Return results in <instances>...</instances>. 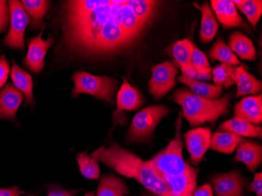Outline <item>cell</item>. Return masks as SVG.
I'll list each match as a JSON object with an SVG mask.
<instances>
[{"label": "cell", "instance_id": "1", "mask_svg": "<svg viewBox=\"0 0 262 196\" xmlns=\"http://www.w3.org/2000/svg\"><path fill=\"white\" fill-rule=\"evenodd\" d=\"M149 0H70L63 4L62 31L70 51L104 57L127 51L157 11Z\"/></svg>", "mask_w": 262, "mask_h": 196}, {"label": "cell", "instance_id": "2", "mask_svg": "<svg viewBox=\"0 0 262 196\" xmlns=\"http://www.w3.org/2000/svg\"><path fill=\"white\" fill-rule=\"evenodd\" d=\"M230 95L227 94L215 100L198 97L186 89L178 90L174 94V101L182 107L184 117L192 126L205 122L213 123L221 116L229 113Z\"/></svg>", "mask_w": 262, "mask_h": 196}, {"label": "cell", "instance_id": "3", "mask_svg": "<svg viewBox=\"0 0 262 196\" xmlns=\"http://www.w3.org/2000/svg\"><path fill=\"white\" fill-rule=\"evenodd\" d=\"M175 138L169 143L166 148L160 151L152 159L146 161L147 164L161 178L164 176H173L183 173L189 165L185 161L182 154L183 144L180 138V133L178 126Z\"/></svg>", "mask_w": 262, "mask_h": 196}, {"label": "cell", "instance_id": "4", "mask_svg": "<svg viewBox=\"0 0 262 196\" xmlns=\"http://www.w3.org/2000/svg\"><path fill=\"white\" fill-rule=\"evenodd\" d=\"M74 82L72 95L76 97L81 94H88L106 102L113 101L118 82L108 76H98L84 71L75 72L72 77Z\"/></svg>", "mask_w": 262, "mask_h": 196}, {"label": "cell", "instance_id": "5", "mask_svg": "<svg viewBox=\"0 0 262 196\" xmlns=\"http://www.w3.org/2000/svg\"><path fill=\"white\" fill-rule=\"evenodd\" d=\"M169 113L168 107L163 105L150 106L142 109L134 117L128 131V141L136 142L149 138L162 119L168 116Z\"/></svg>", "mask_w": 262, "mask_h": 196}, {"label": "cell", "instance_id": "6", "mask_svg": "<svg viewBox=\"0 0 262 196\" xmlns=\"http://www.w3.org/2000/svg\"><path fill=\"white\" fill-rule=\"evenodd\" d=\"M10 7V30L4 39V43L11 49L23 50L25 32L29 24V17L20 1H8Z\"/></svg>", "mask_w": 262, "mask_h": 196}, {"label": "cell", "instance_id": "7", "mask_svg": "<svg viewBox=\"0 0 262 196\" xmlns=\"http://www.w3.org/2000/svg\"><path fill=\"white\" fill-rule=\"evenodd\" d=\"M178 72L175 64L169 60L152 68V76L148 82V89L155 99H160L174 88Z\"/></svg>", "mask_w": 262, "mask_h": 196}, {"label": "cell", "instance_id": "8", "mask_svg": "<svg viewBox=\"0 0 262 196\" xmlns=\"http://www.w3.org/2000/svg\"><path fill=\"white\" fill-rule=\"evenodd\" d=\"M216 196H244L246 181L238 170L214 175L211 179Z\"/></svg>", "mask_w": 262, "mask_h": 196}, {"label": "cell", "instance_id": "9", "mask_svg": "<svg viewBox=\"0 0 262 196\" xmlns=\"http://www.w3.org/2000/svg\"><path fill=\"white\" fill-rule=\"evenodd\" d=\"M211 131L207 127L196 128L185 134V144L194 164H198L210 148Z\"/></svg>", "mask_w": 262, "mask_h": 196}, {"label": "cell", "instance_id": "10", "mask_svg": "<svg viewBox=\"0 0 262 196\" xmlns=\"http://www.w3.org/2000/svg\"><path fill=\"white\" fill-rule=\"evenodd\" d=\"M44 29H42L40 33L30 39L29 42L27 55L24 60V64L29 70L35 73H39L43 69L45 66L44 59L47 54L48 49L52 46L54 39L51 36L47 39L42 38V32Z\"/></svg>", "mask_w": 262, "mask_h": 196}, {"label": "cell", "instance_id": "11", "mask_svg": "<svg viewBox=\"0 0 262 196\" xmlns=\"http://www.w3.org/2000/svg\"><path fill=\"white\" fill-rule=\"evenodd\" d=\"M235 117L244 119L253 125L260 124L262 122L261 95L250 96L243 98L235 104Z\"/></svg>", "mask_w": 262, "mask_h": 196}, {"label": "cell", "instance_id": "12", "mask_svg": "<svg viewBox=\"0 0 262 196\" xmlns=\"http://www.w3.org/2000/svg\"><path fill=\"white\" fill-rule=\"evenodd\" d=\"M24 96L14 85H7L0 91V119H14Z\"/></svg>", "mask_w": 262, "mask_h": 196}, {"label": "cell", "instance_id": "13", "mask_svg": "<svg viewBox=\"0 0 262 196\" xmlns=\"http://www.w3.org/2000/svg\"><path fill=\"white\" fill-rule=\"evenodd\" d=\"M211 6L217 20L224 27L230 29L242 26L244 20L232 1L212 0Z\"/></svg>", "mask_w": 262, "mask_h": 196}, {"label": "cell", "instance_id": "14", "mask_svg": "<svg viewBox=\"0 0 262 196\" xmlns=\"http://www.w3.org/2000/svg\"><path fill=\"white\" fill-rule=\"evenodd\" d=\"M143 102L144 100L139 91L132 86L127 79L124 78L116 97L117 108L115 113V117L121 112L136 110L142 105Z\"/></svg>", "mask_w": 262, "mask_h": 196}, {"label": "cell", "instance_id": "15", "mask_svg": "<svg viewBox=\"0 0 262 196\" xmlns=\"http://www.w3.org/2000/svg\"><path fill=\"white\" fill-rule=\"evenodd\" d=\"M261 145L254 141L244 140L236 148L235 161L241 162L251 172H254L261 163Z\"/></svg>", "mask_w": 262, "mask_h": 196}, {"label": "cell", "instance_id": "16", "mask_svg": "<svg viewBox=\"0 0 262 196\" xmlns=\"http://www.w3.org/2000/svg\"><path fill=\"white\" fill-rule=\"evenodd\" d=\"M233 80L237 85V97L257 94L261 91V82L250 74L244 66L235 68Z\"/></svg>", "mask_w": 262, "mask_h": 196}, {"label": "cell", "instance_id": "17", "mask_svg": "<svg viewBox=\"0 0 262 196\" xmlns=\"http://www.w3.org/2000/svg\"><path fill=\"white\" fill-rule=\"evenodd\" d=\"M179 82L188 85L191 92L198 97H204L206 99H217L223 91V85L219 84H210L202 81L190 79L187 76L182 75L178 77Z\"/></svg>", "mask_w": 262, "mask_h": 196}, {"label": "cell", "instance_id": "18", "mask_svg": "<svg viewBox=\"0 0 262 196\" xmlns=\"http://www.w3.org/2000/svg\"><path fill=\"white\" fill-rule=\"evenodd\" d=\"M219 129L221 131L233 133L241 137L260 138V139L262 137L261 127L251 124L250 122L239 118L235 117L223 122L219 126Z\"/></svg>", "mask_w": 262, "mask_h": 196}, {"label": "cell", "instance_id": "19", "mask_svg": "<svg viewBox=\"0 0 262 196\" xmlns=\"http://www.w3.org/2000/svg\"><path fill=\"white\" fill-rule=\"evenodd\" d=\"M10 76L14 86L26 97V103L29 104H33V82L32 76L26 71L20 69L14 60Z\"/></svg>", "mask_w": 262, "mask_h": 196}, {"label": "cell", "instance_id": "20", "mask_svg": "<svg viewBox=\"0 0 262 196\" xmlns=\"http://www.w3.org/2000/svg\"><path fill=\"white\" fill-rule=\"evenodd\" d=\"M229 44L231 51L241 59L255 60L256 51L254 43L242 32H235L232 33L229 37Z\"/></svg>", "mask_w": 262, "mask_h": 196}, {"label": "cell", "instance_id": "21", "mask_svg": "<svg viewBox=\"0 0 262 196\" xmlns=\"http://www.w3.org/2000/svg\"><path fill=\"white\" fill-rule=\"evenodd\" d=\"M243 141L244 138L242 137L233 133L226 131L214 133L211 136L210 148L224 154H231Z\"/></svg>", "mask_w": 262, "mask_h": 196}, {"label": "cell", "instance_id": "22", "mask_svg": "<svg viewBox=\"0 0 262 196\" xmlns=\"http://www.w3.org/2000/svg\"><path fill=\"white\" fill-rule=\"evenodd\" d=\"M200 10L202 13L200 37L203 42L207 43L215 37L219 30V24L211 9L207 4L200 7Z\"/></svg>", "mask_w": 262, "mask_h": 196}, {"label": "cell", "instance_id": "23", "mask_svg": "<svg viewBox=\"0 0 262 196\" xmlns=\"http://www.w3.org/2000/svg\"><path fill=\"white\" fill-rule=\"evenodd\" d=\"M129 190L124 182L116 177L107 175L101 178L97 196H125Z\"/></svg>", "mask_w": 262, "mask_h": 196}, {"label": "cell", "instance_id": "24", "mask_svg": "<svg viewBox=\"0 0 262 196\" xmlns=\"http://www.w3.org/2000/svg\"><path fill=\"white\" fill-rule=\"evenodd\" d=\"M193 45L191 41L185 39L175 42L170 48V54L182 71L192 66L191 54Z\"/></svg>", "mask_w": 262, "mask_h": 196}, {"label": "cell", "instance_id": "25", "mask_svg": "<svg viewBox=\"0 0 262 196\" xmlns=\"http://www.w3.org/2000/svg\"><path fill=\"white\" fill-rule=\"evenodd\" d=\"M21 4L29 17L32 18V27H39L49 10L51 2L43 0H23Z\"/></svg>", "mask_w": 262, "mask_h": 196}, {"label": "cell", "instance_id": "26", "mask_svg": "<svg viewBox=\"0 0 262 196\" xmlns=\"http://www.w3.org/2000/svg\"><path fill=\"white\" fill-rule=\"evenodd\" d=\"M236 8H239L245 14L251 26L255 29L262 14V1L260 0H233Z\"/></svg>", "mask_w": 262, "mask_h": 196}, {"label": "cell", "instance_id": "27", "mask_svg": "<svg viewBox=\"0 0 262 196\" xmlns=\"http://www.w3.org/2000/svg\"><path fill=\"white\" fill-rule=\"evenodd\" d=\"M210 57L212 60H219L222 64L238 66L241 64L238 57L231 51L223 39H219L210 51Z\"/></svg>", "mask_w": 262, "mask_h": 196}, {"label": "cell", "instance_id": "28", "mask_svg": "<svg viewBox=\"0 0 262 196\" xmlns=\"http://www.w3.org/2000/svg\"><path fill=\"white\" fill-rule=\"evenodd\" d=\"M76 159L82 176L90 180H96L99 178V165L94 158L86 153H81L77 155Z\"/></svg>", "mask_w": 262, "mask_h": 196}, {"label": "cell", "instance_id": "29", "mask_svg": "<svg viewBox=\"0 0 262 196\" xmlns=\"http://www.w3.org/2000/svg\"><path fill=\"white\" fill-rule=\"evenodd\" d=\"M235 69L230 64H221L212 70L213 82L223 85L225 88H230L233 85V76Z\"/></svg>", "mask_w": 262, "mask_h": 196}, {"label": "cell", "instance_id": "30", "mask_svg": "<svg viewBox=\"0 0 262 196\" xmlns=\"http://www.w3.org/2000/svg\"><path fill=\"white\" fill-rule=\"evenodd\" d=\"M191 64L195 70L200 71V72H211L207 56L195 45H193L192 47Z\"/></svg>", "mask_w": 262, "mask_h": 196}, {"label": "cell", "instance_id": "31", "mask_svg": "<svg viewBox=\"0 0 262 196\" xmlns=\"http://www.w3.org/2000/svg\"><path fill=\"white\" fill-rule=\"evenodd\" d=\"M182 75L187 76L190 79H195V80L203 81L210 80L211 79V72H200V71L195 70V69L190 66L187 69L182 71Z\"/></svg>", "mask_w": 262, "mask_h": 196}, {"label": "cell", "instance_id": "32", "mask_svg": "<svg viewBox=\"0 0 262 196\" xmlns=\"http://www.w3.org/2000/svg\"><path fill=\"white\" fill-rule=\"evenodd\" d=\"M10 17L8 1L0 0V33L5 30L10 21Z\"/></svg>", "mask_w": 262, "mask_h": 196}, {"label": "cell", "instance_id": "33", "mask_svg": "<svg viewBox=\"0 0 262 196\" xmlns=\"http://www.w3.org/2000/svg\"><path fill=\"white\" fill-rule=\"evenodd\" d=\"M9 73H10V64L6 59L5 56L2 55L0 57V89L7 82Z\"/></svg>", "mask_w": 262, "mask_h": 196}, {"label": "cell", "instance_id": "34", "mask_svg": "<svg viewBox=\"0 0 262 196\" xmlns=\"http://www.w3.org/2000/svg\"><path fill=\"white\" fill-rule=\"evenodd\" d=\"M249 191L255 193L257 196H262V173L254 175V181L249 187Z\"/></svg>", "mask_w": 262, "mask_h": 196}, {"label": "cell", "instance_id": "35", "mask_svg": "<svg viewBox=\"0 0 262 196\" xmlns=\"http://www.w3.org/2000/svg\"><path fill=\"white\" fill-rule=\"evenodd\" d=\"M25 194L18 187H11L9 188H0V196H20Z\"/></svg>", "mask_w": 262, "mask_h": 196}, {"label": "cell", "instance_id": "36", "mask_svg": "<svg viewBox=\"0 0 262 196\" xmlns=\"http://www.w3.org/2000/svg\"><path fill=\"white\" fill-rule=\"evenodd\" d=\"M193 196H213L211 185L210 184H205L196 188L194 191Z\"/></svg>", "mask_w": 262, "mask_h": 196}, {"label": "cell", "instance_id": "37", "mask_svg": "<svg viewBox=\"0 0 262 196\" xmlns=\"http://www.w3.org/2000/svg\"><path fill=\"white\" fill-rule=\"evenodd\" d=\"M76 191H68V190L54 189L51 190L48 193V196H74Z\"/></svg>", "mask_w": 262, "mask_h": 196}, {"label": "cell", "instance_id": "38", "mask_svg": "<svg viewBox=\"0 0 262 196\" xmlns=\"http://www.w3.org/2000/svg\"><path fill=\"white\" fill-rule=\"evenodd\" d=\"M84 196H95V195H94V194L93 192H88V193H86V194H85Z\"/></svg>", "mask_w": 262, "mask_h": 196}, {"label": "cell", "instance_id": "39", "mask_svg": "<svg viewBox=\"0 0 262 196\" xmlns=\"http://www.w3.org/2000/svg\"><path fill=\"white\" fill-rule=\"evenodd\" d=\"M142 196H156L154 194H147V193H145V194H143Z\"/></svg>", "mask_w": 262, "mask_h": 196}, {"label": "cell", "instance_id": "40", "mask_svg": "<svg viewBox=\"0 0 262 196\" xmlns=\"http://www.w3.org/2000/svg\"><path fill=\"white\" fill-rule=\"evenodd\" d=\"M28 196H35V195H34V194H29V195H28Z\"/></svg>", "mask_w": 262, "mask_h": 196}]
</instances>
